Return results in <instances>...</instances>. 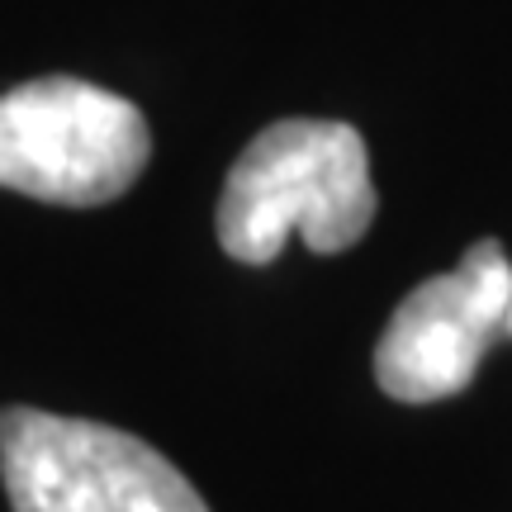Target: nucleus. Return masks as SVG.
<instances>
[{
    "label": "nucleus",
    "mask_w": 512,
    "mask_h": 512,
    "mask_svg": "<svg viewBox=\"0 0 512 512\" xmlns=\"http://www.w3.org/2000/svg\"><path fill=\"white\" fill-rule=\"evenodd\" d=\"M375 219L366 138L342 119H280L228 171L219 242L242 266H271L290 233L318 256L347 252Z\"/></svg>",
    "instance_id": "f257e3e1"
},
{
    "label": "nucleus",
    "mask_w": 512,
    "mask_h": 512,
    "mask_svg": "<svg viewBox=\"0 0 512 512\" xmlns=\"http://www.w3.org/2000/svg\"><path fill=\"white\" fill-rule=\"evenodd\" d=\"M147 157L143 110L105 86L43 76L0 95V190L91 209L119 200Z\"/></svg>",
    "instance_id": "f03ea898"
},
{
    "label": "nucleus",
    "mask_w": 512,
    "mask_h": 512,
    "mask_svg": "<svg viewBox=\"0 0 512 512\" xmlns=\"http://www.w3.org/2000/svg\"><path fill=\"white\" fill-rule=\"evenodd\" d=\"M0 479L15 512H209L157 446L43 408H0Z\"/></svg>",
    "instance_id": "7ed1b4c3"
},
{
    "label": "nucleus",
    "mask_w": 512,
    "mask_h": 512,
    "mask_svg": "<svg viewBox=\"0 0 512 512\" xmlns=\"http://www.w3.org/2000/svg\"><path fill=\"white\" fill-rule=\"evenodd\" d=\"M512 261L494 238L475 242L451 275L403 294L375 347V380L399 403H437L479 375L484 351L508 337Z\"/></svg>",
    "instance_id": "20e7f679"
},
{
    "label": "nucleus",
    "mask_w": 512,
    "mask_h": 512,
    "mask_svg": "<svg viewBox=\"0 0 512 512\" xmlns=\"http://www.w3.org/2000/svg\"><path fill=\"white\" fill-rule=\"evenodd\" d=\"M503 332H508V337H512V309H508V328H503Z\"/></svg>",
    "instance_id": "39448f33"
}]
</instances>
